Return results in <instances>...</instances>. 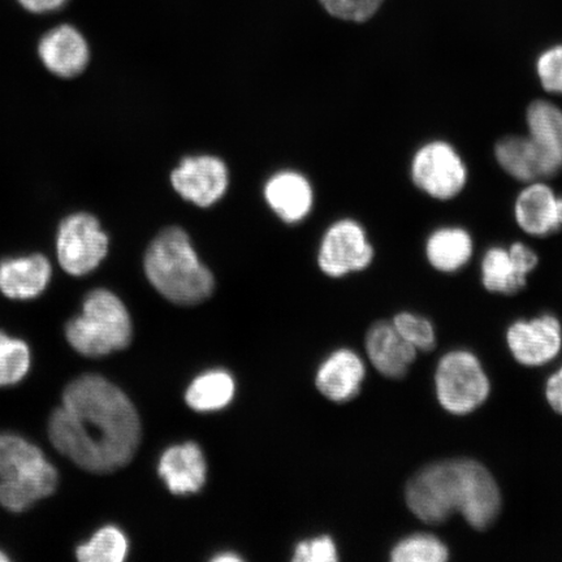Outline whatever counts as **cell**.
I'll use <instances>...</instances> for the list:
<instances>
[{
	"label": "cell",
	"instance_id": "6da1fadb",
	"mask_svg": "<svg viewBox=\"0 0 562 562\" xmlns=\"http://www.w3.org/2000/svg\"><path fill=\"white\" fill-rule=\"evenodd\" d=\"M56 451L87 472L108 474L132 461L140 441L135 406L116 385L83 375L63 393V404L48 422Z\"/></svg>",
	"mask_w": 562,
	"mask_h": 562
},
{
	"label": "cell",
	"instance_id": "7a4b0ae2",
	"mask_svg": "<svg viewBox=\"0 0 562 562\" xmlns=\"http://www.w3.org/2000/svg\"><path fill=\"white\" fill-rule=\"evenodd\" d=\"M407 507L428 525L446 522L460 512L476 530H486L501 513L502 495L495 477L474 460L431 463L406 486Z\"/></svg>",
	"mask_w": 562,
	"mask_h": 562
},
{
	"label": "cell",
	"instance_id": "3957f363",
	"mask_svg": "<svg viewBox=\"0 0 562 562\" xmlns=\"http://www.w3.org/2000/svg\"><path fill=\"white\" fill-rule=\"evenodd\" d=\"M145 272L156 290L178 305H196L214 291L213 273L203 266L186 231L170 227L154 238L145 256Z\"/></svg>",
	"mask_w": 562,
	"mask_h": 562
},
{
	"label": "cell",
	"instance_id": "277c9868",
	"mask_svg": "<svg viewBox=\"0 0 562 562\" xmlns=\"http://www.w3.org/2000/svg\"><path fill=\"white\" fill-rule=\"evenodd\" d=\"M66 336L70 347L82 356H108L130 346L131 316L116 294L100 288L88 294L82 314L68 322Z\"/></svg>",
	"mask_w": 562,
	"mask_h": 562
},
{
	"label": "cell",
	"instance_id": "5b68a950",
	"mask_svg": "<svg viewBox=\"0 0 562 562\" xmlns=\"http://www.w3.org/2000/svg\"><path fill=\"white\" fill-rule=\"evenodd\" d=\"M59 475L37 446L13 434H0V492L18 507L54 494Z\"/></svg>",
	"mask_w": 562,
	"mask_h": 562
},
{
	"label": "cell",
	"instance_id": "8992f818",
	"mask_svg": "<svg viewBox=\"0 0 562 562\" xmlns=\"http://www.w3.org/2000/svg\"><path fill=\"white\" fill-rule=\"evenodd\" d=\"M109 245L98 217L86 211L63 217L55 232L56 259L70 277H86L97 270L108 256Z\"/></svg>",
	"mask_w": 562,
	"mask_h": 562
},
{
	"label": "cell",
	"instance_id": "52a82bcc",
	"mask_svg": "<svg viewBox=\"0 0 562 562\" xmlns=\"http://www.w3.org/2000/svg\"><path fill=\"white\" fill-rule=\"evenodd\" d=\"M435 385L440 405L454 416H465L477 409L491 391L482 363L467 350H454L441 358Z\"/></svg>",
	"mask_w": 562,
	"mask_h": 562
},
{
	"label": "cell",
	"instance_id": "ba28073f",
	"mask_svg": "<svg viewBox=\"0 0 562 562\" xmlns=\"http://www.w3.org/2000/svg\"><path fill=\"white\" fill-rule=\"evenodd\" d=\"M414 184L437 200H452L468 182V170L460 154L445 140L420 147L412 160Z\"/></svg>",
	"mask_w": 562,
	"mask_h": 562
},
{
	"label": "cell",
	"instance_id": "9c48e42d",
	"mask_svg": "<svg viewBox=\"0 0 562 562\" xmlns=\"http://www.w3.org/2000/svg\"><path fill=\"white\" fill-rule=\"evenodd\" d=\"M374 259V248L367 232L355 221L342 220L329 227L319 249L318 262L323 272L341 278L349 272L362 271Z\"/></svg>",
	"mask_w": 562,
	"mask_h": 562
},
{
	"label": "cell",
	"instance_id": "30bf717a",
	"mask_svg": "<svg viewBox=\"0 0 562 562\" xmlns=\"http://www.w3.org/2000/svg\"><path fill=\"white\" fill-rule=\"evenodd\" d=\"M41 66L60 80H74L90 63L89 42L79 27L69 23L48 27L35 47Z\"/></svg>",
	"mask_w": 562,
	"mask_h": 562
},
{
	"label": "cell",
	"instance_id": "8fae6325",
	"mask_svg": "<svg viewBox=\"0 0 562 562\" xmlns=\"http://www.w3.org/2000/svg\"><path fill=\"white\" fill-rule=\"evenodd\" d=\"M172 187L182 199L200 207H210L227 192V166L216 157H188L171 175Z\"/></svg>",
	"mask_w": 562,
	"mask_h": 562
},
{
	"label": "cell",
	"instance_id": "7c38bea8",
	"mask_svg": "<svg viewBox=\"0 0 562 562\" xmlns=\"http://www.w3.org/2000/svg\"><path fill=\"white\" fill-rule=\"evenodd\" d=\"M513 357L525 367H542L557 358L562 347V328L553 315L513 323L507 334Z\"/></svg>",
	"mask_w": 562,
	"mask_h": 562
},
{
	"label": "cell",
	"instance_id": "4fadbf2b",
	"mask_svg": "<svg viewBox=\"0 0 562 562\" xmlns=\"http://www.w3.org/2000/svg\"><path fill=\"white\" fill-rule=\"evenodd\" d=\"M538 262L536 252L522 243L509 249L491 248L482 261L483 285L490 292L515 294L526 285V277Z\"/></svg>",
	"mask_w": 562,
	"mask_h": 562
},
{
	"label": "cell",
	"instance_id": "5bb4252c",
	"mask_svg": "<svg viewBox=\"0 0 562 562\" xmlns=\"http://www.w3.org/2000/svg\"><path fill=\"white\" fill-rule=\"evenodd\" d=\"M53 265L44 252L0 259V292L10 300H33L47 290Z\"/></svg>",
	"mask_w": 562,
	"mask_h": 562
},
{
	"label": "cell",
	"instance_id": "9a60e30c",
	"mask_svg": "<svg viewBox=\"0 0 562 562\" xmlns=\"http://www.w3.org/2000/svg\"><path fill=\"white\" fill-rule=\"evenodd\" d=\"M526 121L542 178H550L562 170V110L551 102L536 101L527 109Z\"/></svg>",
	"mask_w": 562,
	"mask_h": 562
},
{
	"label": "cell",
	"instance_id": "2e32d148",
	"mask_svg": "<svg viewBox=\"0 0 562 562\" xmlns=\"http://www.w3.org/2000/svg\"><path fill=\"white\" fill-rule=\"evenodd\" d=\"M515 214L527 235H551L562 228V196L543 182L532 181L517 196Z\"/></svg>",
	"mask_w": 562,
	"mask_h": 562
},
{
	"label": "cell",
	"instance_id": "e0dca14e",
	"mask_svg": "<svg viewBox=\"0 0 562 562\" xmlns=\"http://www.w3.org/2000/svg\"><path fill=\"white\" fill-rule=\"evenodd\" d=\"M367 350L374 368L391 379L404 378L417 357V349L389 322H378L369 329Z\"/></svg>",
	"mask_w": 562,
	"mask_h": 562
},
{
	"label": "cell",
	"instance_id": "ac0fdd59",
	"mask_svg": "<svg viewBox=\"0 0 562 562\" xmlns=\"http://www.w3.org/2000/svg\"><path fill=\"white\" fill-rule=\"evenodd\" d=\"M206 461L194 442L168 448L159 462V475L175 495L199 492L206 482Z\"/></svg>",
	"mask_w": 562,
	"mask_h": 562
},
{
	"label": "cell",
	"instance_id": "d6986e66",
	"mask_svg": "<svg viewBox=\"0 0 562 562\" xmlns=\"http://www.w3.org/2000/svg\"><path fill=\"white\" fill-rule=\"evenodd\" d=\"M265 196L280 220L290 224L304 221L314 202L311 182L292 171L273 175L265 187Z\"/></svg>",
	"mask_w": 562,
	"mask_h": 562
},
{
	"label": "cell",
	"instance_id": "ffe728a7",
	"mask_svg": "<svg viewBox=\"0 0 562 562\" xmlns=\"http://www.w3.org/2000/svg\"><path fill=\"white\" fill-rule=\"evenodd\" d=\"M364 379V364L355 351L341 349L322 364L316 386L323 396L335 403L348 402L358 395Z\"/></svg>",
	"mask_w": 562,
	"mask_h": 562
},
{
	"label": "cell",
	"instance_id": "44dd1931",
	"mask_svg": "<svg viewBox=\"0 0 562 562\" xmlns=\"http://www.w3.org/2000/svg\"><path fill=\"white\" fill-rule=\"evenodd\" d=\"M426 255L434 269L441 272L459 271L473 256L472 236L459 227L435 231L428 237Z\"/></svg>",
	"mask_w": 562,
	"mask_h": 562
},
{
	"label": "cell",
	"instance_id": "7402d4cb",
	"mask_svg": "<svg viewBox=\"0 0 562 562\" xmlns=\"http://www.w3.org/2000/svg\"><path fill=\"white\" fill-rule=\"evenodd\" d=\"M495 157L503 170L518 181L542 178L538 153L529 137L509 136L498 140Z\"/></svg>",
	"mask_w": 562,
	"mask_h": 562
},
{
	"label": "cell",
	"instance_id": "603a6c76",
	"mask_svg": "<svg viewBox=\"0 0 562 562\" xmlns=\"http://www.w3.org/2000/svg\"><path fill=\"white\" fill-rule=\"evenodd\" d=\"M235 382L226 371H209L195 379L187 391V403L196 412H214L234 398Z\"/></svg>",
	"mask_w": 562,
	"mask_h": 562
},
{
	"label": "cell",
	"instance_id": "cb8c5ba5",
	"mask_svg": "<svg viewBox=\"0 0 562 562\" xmlns=\"http://www.w3.org/2000/svg\"><path fill=\"white\" fill-rule=\"evenodd\" d=\"M128 554V540L115 526H105L87 544L76 550L81 562H122Z\"/></svg>",
	"mask_w": 562,
	"mask_h": 562
},
{
	"label": "cell",
	"instance_id": "d4e9b609",
	"mask_svg": "<svg viewBox=\"0 0 562 562\" xmlns=\"http://www.w3.org/2000/svg\"><path fill=\"white\" fill-rule=\"evenodd\" d=\"M449 559L446 544L430 533H414L393 548V562H445Z\"/></svg>",
	"mask_w": 562,
	"mask_h": 562
},
{
	"label": "cell",
	"instance_id": "484cf974",
	"mask_svg": "<svg viewBox=\"0 0 562 562\" xmlns=\"http://www.w3.org/2000/svg\"><path fill=\"white\" fill-rule=\"evenodd\" d=\"M31 368V350L24 341L0 331V386L23 381Z\"/></svg>",
	"mask_w": 562,
	"mask_h": 562
},
{
	"label": "cell",
	"instance_id": "4316f807",
	"mask_svg": "<svg viewBox=\"0 0 562 562\" xmlns=\"http://www.w3.org/2000/svg\"><path fill=\"white\" fill-rule=\"evenodd\" d=\"M393 326L417 350L431 351L437 347L435 329L431 323L422 318V316L412 313H400L393 319Z\"/></svg>",
	"mask_w": 562,
	"mask_h": 562
},
{
	"label": "cell",
	"instance_id": "83f0119b",
	"mask_svg": "<svg viewBox=\"0 0 562 562\" xmlns=\"http://www.w3.org/2000/svg\"><path fill=\"white\" fill-rule=\"evenodd\" d=\"M325 10L336 19L363 23L375 15L384 0H319Z\"/></svg>",
	"mask_w": 562,
	"mask_h": 562
},
{
	"label": "cell",
	"instance_id": "f1b7e54d",
	"mask_svg": "<svg viewBox=\"0 0 562 562\" xmlns=\"http://www.w3.org/2000/svg\"><path fill=\"white\" fill-rule=\"evenodd\" d=\"M537 74L544 90L562 94V45L548 48L539 56Z\"/></svg>",
	"mask_w": 562,
	"mask_h": 562
},
{
	"label": "cell",
	"instance_id": "f546056e",
	"mask_svg": "<svg viewBox=\"0 0 562 562\" xmlns=\"http://www.w3.org/2000/svg\"><path fill=\"white\" fill-rule=\"evenodd\" d=\"M293 561L335 562L337 561L335 542L329 537H321L308 540V542H302L296 548Z\"/></svg>",
	"mask_w": 562,
	"mask_h": 562
},
{
	"label": "cell",
	"instance_id": "4dcf8cb0",
	"mask_svg": "<svg viewBox=\"0 0 562 562\" xmlns=\"http://www.w3.org/2000/svg\"><path fill=\"white\" fill-rule=\"evenodd\" d=\"M70 0H15L21 10L33 16H48L66 9Z\"/></svg>",
	"mask_w": 562,
	"mask_h": 562
},
{
	"label": "cell",
	"instance_id": "1f68e13d",
	"mask_svg": "<svg viewBox=\"0 0 562 562\" xmlns=\"http://www.w3.org/2000/svg\"><path fill=\"white\" fill-rule=\"evenodd\" d=\"M546 397L552 409L562 416V368L548 379Z\"/></svg>",
	"mask_w": 562,
	"mask_h": 562
},
{
	"label": "cell",
	"instance_id": "d6a6232c",
	"mask_svg": "<svg viewBox=\"0 0 562 562\" xmlns=\"http://www.w3.org/2000/svg\"><path fill=\"white\" fill-rule=\"evenodd\" d=\"M241 560L238 557H235V554H224V557H217L215 561H238Z\"/></svg>",
	"mask_w": 562,
	"mask_h": 562
},
{
	"label": "cell",
	"instance_id": "836d02e7",
	"mask_svg": "<svg viewBox=\"0 0 562 562\" xmlns=\"http://www.w3.org/2000/svg\"><path fill=\"white\" fill-rule=\"evenodd\" d=\"M10 561V558L4 554V552L0 551V562Z\"/></svg>",
	"mask_w": 562,
	"mask_h": 562
}]
</instances>
